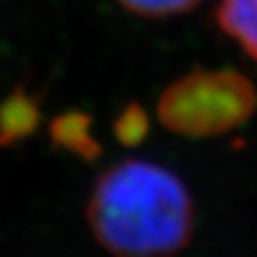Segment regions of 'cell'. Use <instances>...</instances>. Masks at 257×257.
Returning a JSON list of instances; mask_svg holds the SVG:
<instances>
[{
    "label": "cell",
    "mask_w": 257,
    "mask_h": 257,
    "mask_svg": "<svg viewBox=\"0 0 257 257\" xmlns=\"http://www.w3.org/2000/svg\"><path fill=\"white\" fill-rule=\"evenodd\" d=\"M115 3L136 17L144 19H168L184 15L201 5V0H115Z\"/></svg>",
    "instance_id": "obj_6"
},
{
    "label": "cell",
    "mask_w": 257,
    "mask_h": 257,
    "mask_svg": "<svg viewBox=\"0 0 257 257\" xmlns=\"http://www.w3.org/2000/svg\"><path fill=\"white\" fill-rule=\"evenodd\" d=\"M85 217L113 257H176L190 243L195 205L168 168L127 158L97 176Z\"/></svg>",
    "instance_id": "obj_1"
},
{
    "label": "cell",
    "mask_w": 257,
    "mask_h": 257,
    "mask_svg": "<svg viewBox=\"0 0 257 257\" xmlns=\"http://www.w3.org/2000/svg\"><path fill=\"white\" fill-rule=\"evenodd\" d=\"M39 99L25 89H15L0 105V146H11L31 136L39 125Z\"/></svg>",
    "instance_id": "obj_4"
},
{
    "label": "cell",
    "mask_w": 257,
    "mask_h": 257,
    "mask_svg": "<svg viewBox=\"0 0 257 257\" xmlns=\"http://www.w3.org/2000/svg\"><path fill=\"white\" fill-rule=\"evenodd\" d=\"M257 109V89L235 69H199L178 77L158 99V119L184 138H215L243 125Z\"/></svg>",
    "instance_id": "obj_2"
},
{
    "label": "cell",
    "mask_w": 257,
    "mask_h": 257,
    "mask_svg": "<svg viewBox=\"0 0 257 257\" xmlns=\"http://www.w3.org/2000/svg\"><path fill=\"white\" fill-rule=\"evenodd\" d=\"M215 23L253 61H257V0H219Z\"/></svg>",
    "instance_id": "obj_3"
},
{
    "label": "cell",
    "mask_w": 257,
    "mask_h": 257,
    "mask_svg": "<svg viewBox=\"0 0 257 257\" xmlns=\"http://www.w3.org/2000/svg\"><path fill=\"white\" fill-rule=\"evenodd\" d=\"M148 134V115L136 103L127 105L115 119V136L121 144L134 146Z\"/></svg>",
    "instance_id": "obj_7"
},
{
    "label": "cell",
    "mask_w": 257,
    "mask_h": 257,
    "mask_svg": "<svg viewBox=\"0 0 257 257\" xmlns=\"http://www.w3.org/2000/svg\"><path fill=\"white\" fill-rule=\"evenodd\" d=\"M51 138L59 148H65L85 160H93L99 154V144L91 134V119L79 111L57 117L51 125Z\"/></svg>",
    "instance_id": "obj_5"
}]
</instances>
